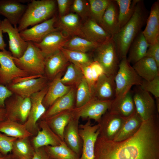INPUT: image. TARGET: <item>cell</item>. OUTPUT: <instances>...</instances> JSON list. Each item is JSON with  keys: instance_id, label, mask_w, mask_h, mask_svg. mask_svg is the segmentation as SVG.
<instances>
[{"instance_id": "cell-1", "label": "cell", "mask_w": 159, "mask_h": 159, "mask_svg": "<svg viewBox=\"0 0 159 159\" xmlns=\"http://www.w3.org/2000/svg\"><path fill=\"white\" fill-rule=\"evenodd\" d=\"M94 159H159V118L143 122L130 138L120 141L99 136Z\"/></svg>"}, {"instance_id": "cell-2", "label": "cell", "mask_w": 159, "mask_h": 159, "mask_svg": "<svg viewBox=\"0 0 159 159\" xmlns=\"http://www.w3.org/2000/svg\"><path fill=\"white\" fill-rule=\"evenodd\" d=\"M148 16V12L143 1L138 0L131 19L112 37L120 60L127 57L130 45L142 31Z\"/></svg>"}, {"instance_id": "cell-3", "label": "cell", "mask_w": 159, "mask_h": 159, "mask_svg": "<svg viewBox=\"0 0 159 159\" xmlns=\"http://www.w3.org/2000/svg\"><path fill=\"white\" fill-rule=\"evenodd\" d=\"M57 2L54 0H31L17 26L19 32L47 20L53 16Z\"/></svg>"}, {"instance_id": "cell-4", "label": "cell", "mask_w": 159, "mask_h": 159, "mask_svg": "<svg viewBox=\"0 0 159 159\" xmlns=\"http://www.w3.org/2000/svg\"><path fill=\"white\" fill-rule=\"evenodd\" d=\"M93 51V61L99 64L103 73L114 77L118 70L120 60L112 37L99 44Z\"/></svg>"}, {"instance_id": "cell-5", "label": "cell", "mask_w": 159, "mask_h": 159, "mask_svg": "<svg viewBox=\"0 0 159 159\" xmlns=\"http://www.w3.org/2000/svg\"><path fill=\"white\" fill-rule=\"evenodd\" d=\"M28 46L20 57H13L14 62L21 69L30 76H42L44 73V59L42 52L33 42H27Z\"/></svg>"}, {"instance_id": "cell-6", "label": "cell", "mask_w": 159, "mask_h": 159, "mask_svg": "<svg viewBox=\"0 0 159 159\" xmlns=\"http://www.w3.org/2000/svg\"><path fill=\"white\" fill-rule=\"evenodd\" d=\"M143 80L127 61V57L122 59L120 60L114 77L116 87L115 98L125 95L133 86H140Z\"/></svg>"}, {"instance_id": "cell-7", "label": "cell", "mask_w": 159, "mask_h": 159, "mask_svg": "<svg viewBox=\"0 0 159 159\" xmlns=\"http://www.w3.org/2000/svg\"><path fill=\"white\" fill-rule=\"evenodd\" d=\"M5 120L24 124L26 121L31 107L30 97L23 98L13 94L5 100Z\"/></svg>"}, {"instance_id": "cell-8", "label": "cell", "mask_w": 159, "mask_h": 159, "mask_svg": "<svg viewBox=\"0 0 159 159\" xmlns=\"http://www.w3.org/2000/svg\"><path fill=\"white\" fill-rule=\"evenodd\" d=\"M79 132L82 143L80 159H94L95 145L99 135L98 124L93 125L88 120L85 124L79 125Z\"/></svg>"}, {"instance_id": "cell-9", "label": "cell", "mask_w": 159, "mask_h": 159, "mask_svg": "<svg viewBox=\"0 0 159 159\" xmlns=\"http://www.w3.org/2000/svg\"><path fill=\"white\" fill-rule=\"evenodd\" d=\"M49 84L41 90L29 97L31 107L27 120L24 124L27 130L33 136L36 135L39 129L37 124L38 122L47 110L43 102L48 89Z\"/></svg>"}, {"instance_id": "cell-10", "label": "cell", "mask_w": 159, "mask_h": 159, "mask_svg": "<svg viewBox=\"0 0 159 159\" xmlns=\"http://www.w3.org/2000/svg\"><path fill=\"white\" fill-rule=\"evenodd\" d=\"M132 94L136 110L143 121L159 115L155 101L149 92L137 86Z\"/></svg>"}, {"instance_id": "cell-11", "label": "cell", "mask_w": 159, "mask_h": 159, "mask_svg": "<svg viewBox=\"0 0 159 159\" xmlns=\"http://www.w3.org/2000/svg\"><path fill=\"white\" fill-rule=\"evenodd\" d=\"M28 76L16 65L10 51H0V85L6 86L17 78Z\"/></svg>"}, {"instance_id": "cell-12", "label": "cell", "mask_w": 159, "mask_h": 159, "mask_svg": "<svg viewBox=\"0 0 159 159\" xmlns=\"http://www.w3.org/2000/svg\"><path fill=\"white\" fill-rule=\"evenodd\" d=\"M112 101L101 100L93 97L83 106L74 108L76 116L83 119H92L98 123L109 110Z\"/></svg>"}, {"instance_id": "cell-13", "label": "cell", "mask_w": 159, "mask_h": 159, "mask_svg": "<svg viewBox=\"0 0 159 159\" xmlns=\"http://www.w3.org/2000/svg\"><path fill=\"white\" fill-rule=\"evenodd\" d=\"M125 118L107 111L97 123L99 129V136L107 140H113L119 132Z\"/></svg>"}, {"instance_id": "cell-14", "label": "cell", "mask_w": 159, "mask_h": 159, "mask_svg": "<svg viewBox=\"0 0 159 159\" xmlns=\"http://www.w3.org/2000/svg\"><path fill=\"white\" fill-rule=\"evenodd\" d=\"M49 81L43 75L18 83H11L6 86L13 94L25 98L29 97L41 90L48 84Z\"/></svg>"}, {"instance_id": "cell-15", "label": "cell", "mask_w": 159, "mask_h": 159, "mask_svg": "<svg viewBox=\"0 0 159 159\" xmlns=\"http://www.w3.org/2000/svg\"><path fill=\"white\" fill-rule=\"evenodd\" d=\"M1 27L3 33L9 37V48L13 57L19 58L22 56L28 46V43L21 36L17 26H14L6 19L2 20Z\"/></svg>"}, {"instance_id": "cell-16", "label": "cell", "mask_w": 159, "mask_h": 159, "mask_svg": "<svg viewBox=\"0 0 159 159\" xmlns=\"http://www.w3.org/2000/svg\"><path fill=\"white\" fill-rule=\"evenodd\" d=\"M57 19V18L54 16L51 18L34 25L30 28L21 31L19 32L20 34L26 42L39 43L48 34L59 30L54 26Z\"/></svg>"}, {"instance_id": "cell-17", "label": "cell", "mask_w": 159, "mask_h": 159, "mask_svg": "<svg viewBox=\"0 0 159 159\" xmlns=\"http://www.w3.org/2000/svg\"><path fill=\"white\" fill-rule=\"evenodd\" d=\"M30 0H0V15L6 17L14 27L17 25Z\"/></svg>"}, {"instance_id": "cell-18", "label": "cell", "mask_w": 159, "mask_h": 159, "mask_svg": "<svg viewBox=\"0 0 159 159\" xmlns=\"http://www.w3.org/2000/svg\"><path fill=\"white\" fill-rule=\"evenodd\" d=\"M69 39L67 36L58 30L48 34L39 43H33L45 58L60 50Z\"/></svg>"}, {"instance_id": "cell-19", "label": "cell", "mask_w": 159, "mask_h": 159, "mask_svg": "<svg viewBox=\"0 0 159 159\" xmlns=\"http://www.w3.org/2000/svg\"><path fill=\"white\" fill-rule=\"evenodd\" d=\"M37 124L41 130L39 128L36 135L31 140L34 149L48 145H58L64 141L53 131L44 120H39Z\"/></svg>"}, {"instance_id": "cell-20", "label": "cell", "mask_w": 159, "mask_h": 159, "mask_svg": "<svg viewBox=\"0 0 159 159\" xmlns=\"http://www.w3.org/2000/svg\"><path fill=\"white\" fill-rule=\"evenodd\" d=\"M69 62L61 50L45 58L44 75L50 81L52 80L64 72Z\"/></svg>"}, {"instance_id": "cell-21", "label": "cell", "mask_w": 159, "mask_h": 159, "mask_svg": "<svg viewBox=\"0 0 159 159\" xmlns=\"http://www.w3.org/2000/svg\"><path fill=\"white\" fill-rule=\"evenodd\" d=\"M115 94L114 77L102 73L98 78L94 86L93 97L101 100H112Z\"/></svg>"}, {"instance_id": "cell-22", "label": "cell", "mask_w": 159, "mask_h": 159, "mask_svg": "<svg viewBox=\"0 0 159 159\" xmlns=\"http://www.w3.org/2000/svg\"><path fill=\"white\" fill-rule=\"evenodd\" d=\"M80 119L75 116L69 122L64 130L63 140L68 146L80 157L82 143L79 132Z\"/></svg>"}, {"instance_id": "cell-23", "label": "cell", "mask_w": 159, "mask_h": 159, "mask_svg": "<svg viewBox=\"0 0 159 159\" xmlns=\"http://www.w3.org/2000/svg\"><path fill=\"white\" fill-rule=\"evenodd\" d=\"M143 34L149 44L159 39V1L152 5Z\"/></svg>"}, {"instance_id": "cell-24", "label": "cell", "mask_w": 159, "mask_h": 159, "mask_svg": "<svg viewBox=\"0 0 159 159\" xmlns=\"http://www.w3.org/2000/svg\"><path fill=\"white\" fill-rule=\"evenodd\" d=\"M63 74V73L59 74L49 82L43 102L47 110L57 100L67 93L72 87L64 85L61 82V78Z\"/></svg>"}, {"instance_id": "cell-25", "label": "cell", "mask_w": 159, "mask_h": 159, "mask_svg": "<svg viewBox=\"0 0 159 159\" xmlns=\"http://www.w3.org/2000/svg\"><path fill=\"white\" fill-rule=\"evenodd\" d=\"M75 87H72L69 91L58 100L48 109L39 120H44L64 111L75 107Z\"/></svg>"}, {"instance_id": "cell-26", "label": "cell", "mask_w": 159, "mask_h": 159, "mask_svg": "<svg viewBox=\"0 0 159 159\" xmlns=\"http://www.w3.org/2000/svg\"><path fill=\"white\" fill-rule=\"evenodd\" d=\"M119 8L115 0H111L102 17L100 25L111 37L119 30Z\"/></svg>"}, {"instance_id": "cell-27", "label": "cell", "mask_w": 159, "mask_h": 159, "mask_svg": "<svg viewBox=\"0 0 159 159\" xmlns=\"http://www.w3.org/2000/svg\"><path fill=\"white\" fill-rule=\"evenodd\" d=\"M82 30L85 39L98 44L105 42L112 37L90 18L82 25Z\"/></svg>"}, {"instance_id": "cell-28", "label": "cell", "mask_w": 159, "mask_h": 159, "mask_svg": "<svg viewBox=\"0 0 159 159\" xmlns=\"http://www.w3.org/2000/svg\"><path fill=\"white\" fill-rule=\"evenodd\" d=\"M56 28L62 29L69 35L78 36L84 38L85 37L82 30V25L80 23L79 17L74 13H70L59 17Z\"/></svg>"}, {"instance_id": "cell-29", "label": "cell", "mask_w": 159, "mask_h": 159, "mask_svg": "<svg viewBox=\"0 0 159 159\" xmlns=\"http://www.w3.org/2000/svg\"><path fill=\"white\" fill-rule=\"evenodd\" d=\"M108 111L124 118L132 114L136 109L132 94L130 91L122 96L115 98L112 100Z\"/></svg>"}, {"instance_id": "cell-30", "label": "cell", "mask_w": 159, "mask_h": 159, "mask_svg": "<svg viewBox=\"0 0 159 159\" xmlns=\"http://www.w3.org/2000/svg\"><path fill=\"white\" fill-rule=\"evenodd\" d=\"M74 108L63 111L44 120L53 131L63 141V133L66 126L76 116Z\"/></svg>"}, {"instance_id": "cell-31", "label": "cell", "mask_w": 159, "mask_h": 159, "mask_svg": "<svg viewBox=\"0 0 159 159\" xmlns=\"http://www.w3.org/2000/svg\"><path fill=\"white\" fill-rule=\"evenodd\" d=\"M132 67L138 75L145 80L150 81L159 76V66L151 57L145 56Z\"/></svg>"}, {"instance_id": "cell-32", "label": "cell", "mask_w": 159, "mask_h": 159, "mask_svg": "<svg viewBox=\"0 0 159 159\" xmlns=\"http://www.w3.org/2000/svg\"><path fill=\"white\" fill-rule=\"evenodd\" d=\"M143 121L136 111L125 118L118 133L113 140L120 141L133 135L139 130Z\"/></svg>"}, {"instance_id": "cell-33", "label": "cell", "mask_w": 159, "mask_h": 159, "mask_svg": "<svg viewBox=\"0 0 159 159\" xmlns=\"http://www.w3.org/2000/svg\"><path fill=\"white\" fill-rule=\"evenodd\" d=\"M142 31L136 37L130 45L127 59L133 64L145 57L149 44Z\"/></svg>"}, {"instance_id": "cell-34", "label": "cell", "mask_w": 159, "mask_h": 159, "mask_svg": "<svg viewBox=\"0 0 159 159\" xmlns=\"http://www.w3.org/2000/svg\"><path fill=\"white\" fill-rule=\"evenodd\" d=\"M30 137L17 138L13 143L11 153L13 159H32L34 149Z\"/></svg>"}, {"instance_id": "cell-35", "label": "cell", "mask_w": 159, "mask_h": 159, "mask_svg": "<svg viewBox=\"0 0 159 159\" xmlns=\"http://www.w3.org/2000/svg\"><path fill=\"white\" fill-rule=\"evenodd\" d=\"M0 132L17 138L33 136L27 130L24 124L7 120L0 122Z\"/></svg>"}, {"instance_id": "cell-36", "label": "cell", "mask_w": 159, "mask_h": 159, "mask_svg": "<svg viewBox=\"0 0 159 159\" xmlns=\"http://www.w3.org/2000/svg\"><path fill=\"white\" fill-rule=\"evenodd\" d=\"M44 147L51 159H80V157L64 141L58 145H48Z\"/></svg>"}, {"instance_id": "cell-37", "label": "cell", "mask_w": 159, "mask_h": 159, "mask_svg": "<svg viewBox=\"0 0 159 159\" xmlns=\"http://www.w3.org/2000/svg\"><path fill=\"white\" fill-rule=\"evenodd\" d=\"M138 1L115 0L119 8L118 21L119 30L132 16Z\"/></svg>"}, {"instance_id": "cell-38", "label": "cell", "mask_w": 159, "mask_h": 159, "mask_svg": "<svg viewBox=\"0 0 159 159\" xmlns=\"http://www.w3.org/2000/svg\"><path fill=\"white\" fill-rule=\"evenodd\" d=\"M99 44L80 37L74 36L69 39L63 48L70 50L87 53L93 50Z\"/></svg>"}, {"instance_id": "cell-39", "label": "cell", "mask_w": 159, "mask_h": 159, "mask_svg": "<svg viewBox=\"0 0 159 159\" xmlns=\"http://www.w3.org/2000/svg\"><path fill=\"white\" fill-rule=\"evenodd\" d=\"M81 68L70 63L67 66L64 74L61 78L64 85L70 87H76L84 78Z\"/></svg>"}, {"instance_id": "cell-40", "label": "cell", "mask_w": 159, "mask_h": 159, "mask_svg": "<svg viewBox=\"0 0 159 159\" xmlns=\"http://www.w3.org/2000/svg\"><path fill=\"white\" fill-rule=\"evenodd\" d=\"M61 50L69 62L80 68L89 65L94 61L87 53L70 50L63 48Z\"/></svg>"}, {"instance_id": "cell-41", "label": "cell", "mask_w": 159, "mask_h": 159, "mask_svg": "<svg viewBox=\"0 0 159 159\" xmlns=\"http://www.w3.org/2000/svg\"><path fill=\"white\" fill-rule=\"evenodd\" d=\"M80 68L93 94V88L99 76L103 73L102 69L99 64L95 61H93L89 65Z\"/></svg>"}, {"instance_id": "cell-42", "label": "cell", "mask_w": 159, "mask_h": 159, "mask_svg": "<svg viewBox=\"0 0 159 159\" xmlns=\"http://www.w3.org/2000/svg\"><path fill=\"white\" fill-rule=\"evenodd\" d=\"M75 89L74 108H78L83 106L93 97L84 77L75 87Z\"/></svg>"}, {"instance_id": "cell-43", "label": "cell", "mask_w": 159, "mask_h": 159, "mask_svg": "<svg viewBox=\"0 0 159 159\" xmlns=\"http://www.w3.org/2000/svg\"><path fill=\"white\" fill-rule=\"evenodd\" d=\"M111 0H89L90 18L99 25Z\"/></svg>"}, {"instance_id": "cell-44", "label": "cell", "mask_w": 159, "mask_h": 159, "mask_svg": "<svg viewBox=\"0 0 159 159\" xmlns=\"http://www.w3.org/2000/svg\"><path fill=\"white\" fill-rule=\"evenodd\" d=\"M72 9L74 13L83 19L90 16V6L88 1L85 0H74Z\"/></svg>"}, {"instance_id": "cell-45", "label": "cell", "mask_w": 159, "mask_h": 159, "mask_svg": "<svg viewBox=\"0 0 159 159\" xmlns=\"http://www.w3.org/2000/svg\"><path fill=\"white\" fill-rule=\"evenodd\" d=\"M140 87L144 90L151 93L156 98H159V76L149 81L143 79Z\"/></svg>"}, {"instance_id": "cell-46", "label": "cell", "mask_w": 159, "mask_h": 159, "mask_svg": "<svg viewBox=\"0 0 159 159\" xmlns=\"http://www.w3.org/2000/svg\"><path fill=\"white\" fill-rule=\"evenodd\" d=\"M17 139L0 132V151L3 155L11 153L13 143Z\"/></svg>"}, {"instance_id": "cell-47", "label": "cell", "mask_w": 159, "mask_h": 159, "mask_svg": "<svg viewBox=\"0 0 159 159\" xmlns=\"http://www.w3.org/2000/svg\"><path fill=\"white\" fill-rule=\"evenodd\" d=\"M145 56L153 58L159 66V39L149 44Z\"/></svg>"}, {"instance_id": "cell-48", "label": "cell", "mask_w": 159, "mask_h": 159, "mask_svg": "<svg viewBox=\"0 0 159 159\" xmlns=\"http://www.w3.org/2000/svg\"><path fill=\"white\" fill-rule=\"evenodd\" d=\"M72 2L70 0H57L59 17L68 14L70 5Z\"/></svg>"}, {"instance_id": "cell-49", "label": "cell", "mask_w": 159, "mask_h": 159, "mask_svg": "<svg viewBox=\"0 0 159 159\" xmlns=\"http://www.w3.org/2000/svg\"><path fill=\"white\" fill-rule=\"evenodd\" d=\"M13 94L6 86L0 85V109L4 108L5 100Z\"/></svg>"}, {"instance_id": "cell-50", "label": "cell", "mask_w": 159, "mask_h": 159, "mask_svg": "<svg viewBox=\"0 0 159 159\" xmlns=\"http://www.w3.org/2000/svg\"><path fill=\"white\" fill-rule=\"evenodd\" d=\"M32 159H51L45 151L44 147L34 149Z\"/></svg>"}, {"instance_id": "cell-51", "label": "cell", "mask_w": 159, "mask_h": 159, "mask_svg": "<svg viewBox=\"0 0 159 159\" xmlns=\"http://www.w3.org/2000/svg\"><path fill=\"white\" fill-rule=\"evenodd\" d=\"M1 21L0 19V50H3L5 49L6 44H5L3 37V32L1 27Z\"/></svg>"}, {"instance_id": "cell-52", "label": "cell", "mask_w": 159, "mask_h": 159, "mask_svg": "<svg viewBox=\"0 0 159 159\" xmlns=\"http://www.w3.org/2000/svg\"><path fill=\"white\" fill-rule=\"evenodd\" d=\"M6 112L5 108L0 109V122L5 120Z\"/></svg>"}, {"instance_id": "cell-53", "label": "cell", "mask_w": 159, "mask_h": 159, "mask_svg": "<svg viewBox=\"0 0 159 159\" xmlns=\"http://www.w3.org/2000/svg\"><path fill=\"white\" fill-rule=\"evenodd\" d=\"M0 159H13L11 153L0 157Z\"/></svg>"}, {"instance_id": "cell-54", "label": "cell", "mask_w": 159, "mask_h": 159, "mask_svg": "<svg viewBox=\"0 0 159 159\" xmlns=\"http://www.w3.org/2000/svg\"><path fill=\"white\" fill-rule=\"evenodd\" d=\"M3 155L2 154V153H1L0 151V157H2V156H3Z\"/></svg>"}]
</instances>
